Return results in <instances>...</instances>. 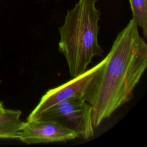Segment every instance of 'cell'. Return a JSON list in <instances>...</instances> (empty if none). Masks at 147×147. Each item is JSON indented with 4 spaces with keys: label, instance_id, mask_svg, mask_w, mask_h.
<instances>
[{
    "label": "cell",
    "instance_id": "cell-1",
    "mask_svg": "<svg viewBox=\"0 0 147 147\" xmlns=\"http://www.w3.org/2000/svg\"><path fill=\"white\" fill-rule=\"evenodd\" d=\"M138 28L131 19L118 34L88 88L84 99L91 106L94 127L133 98L146 68L147 45Z\"/></svg>",
    "mask_w": 147,
    "mask_h": 147
},
{
    "label": "cell",
    "instance_id": "cell-2",
    "mask_svg": "<svg viewBox=\"0 0 147 147\" xmlns=\"http://www.w3.org/2000/svg\"><path fill=\"white\" fill-rule=\"evenodd\" d=\"M98 0H79L67 10L63 24L58 28L59 51L65 57L72 78L84 73L96 56H103L98 43L100 11Z\"/></svg>",
    "mask_w": 147,
    "mask_h": 147
},
{
    "label": "cell",
    "instance_id": "cell-3",
    "mask_svg": "<svg viewBox=\"0 0 147 147\" xmlns=\"http://www.w3.org/2000/svg\"><path fill=\"white\" fill-rule=\"evenodd\" d=\"M38 119L56 121L86 140L94 135L92 108L83 98L59 103L41 114Z\"/></svg>",
    "mask_w": 147,
    "mask_h": 147
},
{
    "label": "cell",
    "instance_id": "cell-4",
    "mask_svg": "<svg viewBox=\"0 0 147 147\" xmlns=\"http://www.w3.org/2000/svg\"><path fill=\"white\" fill-rule=\"evenodd\" d=\"M106 60L105 57L98 64L87 69L79 76L73 78L69 81L58 87L48 90L31 111L27 118V121L37 119L41 114L59 103L76 98L84 99L91 81L104 65Z\"/></svg>",
    "mask_w": 147,
    "mask_h": 147
},
{
    "label": "cell",
    "instance_id": "cell-5",
    "mask_svg": "<svg viewBox=\"0 0 147 147\" xmlns=\"http://www.w3.org/2000/svg\"><path fill=\"white\" fill-rule=\"evenodd\" d=\"M77 138L76 132L60 122L41 119L25 122L18 135V140L28 145L66 142Z\"/></svg>",
    "mask_w": 147,
    "mask_h": 147
},
{
    "label": "cell",
    "instance_id": "cell-6",
    "mask_svg": "<svg viewBox=\"0 0 147 147\" xmlns=\"http://www.w3.org/2000/svg\"><path fill=\"white\" fill-rule=\"evenodd\" d=\"M19 110L0 109V138L18 139V135L24 122Z\"/></svg>",
    "mask_w": 147,
    "mask_h": 147
},
{
    "label": "cell",
    "instance_id": "cell-7",
    "mask_svg": "<svg viewBox=\"0 0 147 147\" xmlns=\"http://www.w3.org/2000/svg\"><path fill=\"white\" fill-rule=\"evenodd\" d=\"M133 18L138 27L142 30L144 38L147 37V0H129Z\"/></svg>",
    "mask_w": 147,
    "mask_h": 147
},
{
    "label": "cell",
    "instance_id": "cell-8",
    "mask_svg": "<svg viewBox=\"0 0 147 147\" xmlns=\"http://www.w3.org/2000/svg\"><path fill=\"white\" fill-rule=\"evenodd\" d=\"M4 107V106H3V102L0 101V109H1V108H2V107Z\"/></svg>",
    "mask_w": 147,
    "mask_h": 147
},
{
    "label": "cell",
    "instance_id": "cell-9",
    "mask_svg": "<svg viewBox=\"0 0 147 147\" xmlns=\"http://www.w3.org/2000/svg\"><path fill=\"white\" fill-rule=\"evenodd\" d=\"M1 83V80H0V83Z\"/></svg>",
    "mask_w": 147,
    "mask_h": 147
}]
</instances>
